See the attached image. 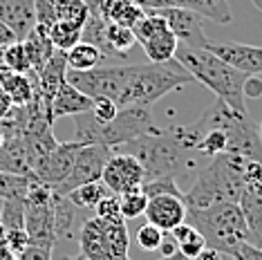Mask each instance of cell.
I'll return each mask as SVG.
<instances>
[{
	"label": "cell",
	"mask_w": 262,
	"mask_h": 260,
	"mask_svg": "<svg viewBox=\"0 0 262 260\" xmlns=\"http://www.w3.org/2000/svg\"><path fill=\"white\" fill-rule=\"evenodd\" d=\"M128 260H130V258H128Z\"/></svg>",
	"instance_id": "cell-52"
},
{
	"label": "cell",
	"mask_w": 262,
	"mask_h": 260,
	"mask_svg": "<svg viewBox=\"0 0 262 260\" xmlns=\"http://www.w3.org/2000/svg\"><path fill=\"white\" fill-rule=\"evenodd\" d=\"M119 204H121L123 220H135V218L144 215V211L148 206V195L141 188H133V191L119 195Z\"/></svg>",
	"instance_id": "cell-31"
},
{
	"label": "cell",
	"mask_w": 262,
	"mask_h": 260,
	"mask_svg": "<svg viewBox=\"0 0 262 260\" xmlns=\"http://www.w3.org/2000/svg\"><path fill=\"white\" fill-rule=\"evenodd\" d=\"M29 188V175H11L0 170V198H25Z\"/></svg>",
	"instance_id": "cell-33"
},
{
	"label": "cell",
	"mask_w": 262,
	"mask_h": 260,
	"mask_svg": "<svg viewBox=\"0 0 262 260\" xmlns=\"http://www.w3.org/2000/svg\"><path fill=\"white\" fill-rule=\"evenodd\" d=\"M101 182L110 193L121 195L133 191V188H141V184L146 182V173L137 157L112 150L110 159L103 166V173H101Z\"/></svg>",
	"instance_id": "cell-12"
},
{
	"label": "cell",
	"mask_w": 262,
	"mask_h": 260,
	"mask_svg": "<svg viewBox=\"0 0 262 260\" xmlns=\"http://www.w3.org/2000/svg\"><path fill=\"white\" fill-rule=\"evenodd\" d=\"M76 240H79L81 256H85L88 260H115L110 253L108 238H105V227L101 218L94 215L83 220L79 227V233H76Z\"/></svg>",
	"instance_id": "cell-18"
},
{
	"label": "cell",
	"mask_w": 262,
	"mask_h": 260,
	"mask_svg": "<svg viewBox=\"0 0 262 260\" xmlns=\"http://www.w3.org/2000/svg\"><path fill=\"white\" fill-rule=\"evenodd\" d=\"M105 43H108V56H126L135 47L137 38H135L133 29L108 23L105 25Z\"/></svg>",
	"instance_id": "cell-27"
},
{
	"label": "cell",
	"mask_w": 262,
	"mask_h": 260,
	"mask_svg": "<svg viewBox=\"0 0 262 260\" xmlns=\"http://www.w3.org/2000/svg\"><path fill=\"white\" fill-rule=\"evenodd\" d=\"M16 258L18 256H16V253L5 245V240H0V260H16Z\"/></svg>",
	"instance_id": "cell-46"
},
{
	"label": "cell",
	"mask_w": 262,
	"mask_h": 260,
	"mask_svg": "<svg viewBox=\"0 0 262 260\" xmlns=\"http://www.w3.org/2000/svg\"><path fill=\"white\" fill-rule=\"evenodd\" d=\"M159 260H224V256L220 251H215V249H206L200 253V256H184V253L177 249V251H172L170 256H164V258H159Z\"/></svg>",
	"instance_id": "cell-42"
},
{
	"label": "cell",
	"mask_w": 262,
	"mask_h": 260,
	"mask_svg": "<svg viewBox=\"0 0 262 260\" xmlns=\"http://www.w3.org/2000/svg\"><path fill=\"white\" fill-rule=\"evenodd\" d=\"M229 256L231 260H262V247H255L253 242H240Z\"/></svg>",
	"instance_id": "cell-41"
},
{
	"label": "cell",
	"mask_w": 262,
	"mask_h": 260,
	"mask_svg": "<svg viewBox=\"0 0 262 260\" xmlns=\"http://www.w3.org/2000/svg\"><path fill=\"white\" fill-rule=\"evenodd\" d=\"M188 83H193V76L175 58L168 63L130 65L126 88L119 97V108H123V105H148V108H152L155 101H159L168 92Z\"/></svg>",
	"instance_id": "cell-6"
},
{
	"label": "cell",
	"mask_w": 262,
	"mask_h": 260,
	"mask_svg": "<svg viewBox=\"0 0 262 260\" xmlns=\"http://www.w3.org/2000/svg\"><path fill=\"white\" fill-rule=\"evenodd\" d=\"M94 213H97V218H101V220H117V218H123L121 204H119V195L108 193L97 206H94Z\"/></svg>",
	"instance_id": "cell-37"
},
{
	"label": "cell",
	"mask_w": 262,
	"mask_h": 260,
	"mask_svg": "<svg viewBox=\"0 0 262 260\" xmlns=\"http://www.w3.org/2000/svg\"><path fill=\"white\" fill-rule=\"evenodd\" d=\"M81 29L74 23H65V20H56L54 25L50 27V40L54 45V50L68 52L70 47H74L81 40Z\"/></svg>",
	"instance_id": "cell-28"
},
{
	"label": "cell",
	"mask_w": 262,
	"mask_h": 260,
	"mask_svg": "<svg viewBox=\"0 0 262 260\" xmlns=\"http://www.w3.org/2000/svg\"><path fill=\"white\" fill-rule=\"evenodd\" d=\"M5 139H7V137H5V130H3V126H0V146L5 144Z\"/></svg>",
	"instance_id": "cell-50"
},
{
	"label": "cell",
	"mask_w": 262,
	"mask_h": 260,
	"mask_svg": "<svg viewBox=\"0 0 262 260\" xmlns=\"http://www.w3.org/2000/svg\"><path fill=\"white\" fill-rule=\"evenodd\" d=\"M14 40H16L14 32H11L5 23H0V50H3V47H7L9 43H14Z\"/></svg>",
	"instance_id": "cell-45"
},
{
	"label": "cell",
	"mask_w": 262,
	"mask_h": 260,
	"mask_svg": "<svg viewBox=\"0 0 262 260\" xmlns=\"http://www.w3.org/2000/svg\"><path fill=\"white\" fill-rule=\"evenodd\" d=\"M128 74L130 65H99V68L85 70V72L70 70L68 83H72L76 90H81L92 101L94 99H112L119 105V97L126 88Z\"/></svg>",
	"instance_id": "cell-8"
},
{
	"label": "cell",
	"mask_w": 262,
	"mask_h": 260,
	"mask_svg": "<svg viewBox=\"0 0 262 260\" xmlns=\"http://www.w3.org/2000/svg\"><path fill=\"white\" fill-rule=\"evenodd\" d=\"M137 43H141L146 56L150 63H168L175 58V52L180 47V40L168 29L166 23L157 11H146L144 18L133 27Z\"/></svg>",
	"instance_id": "cell-9"
},
{
	"label": "cell",
	"mask_w": 262,
	"mask_h": 260,
	"mask_svg": "<svg viewBox=\"0 0 262 260\" xmlns=\"http://www.w3.org/2000/svg\"><path fill=\"white\" fill-rule=\"evenodd\" d=\"M3 90L9 94L11 103L14 105H27L34 101V94L38 92V79L36 72H27V74H18L14 72L7 79V83L3 85Z\"/></svg>",
	"instance_id": "cell-21"
},
{
	"label": "cell",
	"mask_w": 262,
	"mask_h": 260,
	"mask_svg": "<svg viewBox=\"0 0 262 260\" xmlns=\"http://www.w3.org/2000/svg\"><path fill=\"white\" fill-rule=\"evenodd\" d=\"M0 222L7 229H25V198H7L3 200Z\"/></svg>",
	"instance_id": "cell-29"
},
{
	"label": "cell",
	"mask_w": 262,
	"mask_h": 260,
	"mask_svg": "<svg viewBox=\"0 0 262 260\" xmlns=\"http://www.w3.org/2000/svg\"><path fill=\"white\" fill-rule=\"evenodd\" d=\"M0 209H3V198H0Z\"/></svg>",
	"instance_id": "cell-51"
},
{
	"label": "cell",
	"mask_w": 262,
	"mask_h": 260,
	"mask_svg": "<svg viewBox=\"0 0 262 260\" xmlns=\"http://www.w3.org/2000/svg\"><path fill=\"white\" fill-rule=\"evenodd\" d=\"M34 9H36V27L45 29L50 34V27L58 20L56 0H34Z\"/></svg>",
	"instance_id": "cell-36"
},
{
	"label": "cell",
	"mask_w": 262,
	"mask_h": 260,
	"mask_svg": "<svg viewBox=\"0 0 262 260\" xmlns=\"http://www.w3.org/2000/svg\"><path fill=\"white\" fill-rule=\"evenodd\" d=\"M175 61L193 76V81H200L208 90L215 94L222 103H226L235 112H247V88L249 74L235 70L233 65L222 61L220 56L211 54L208 50H195V47L180 45L175 52Z\"/></svg>",
	"instance_id": "cell-4"
},
{
	"label": "cell",
	"mask_w": 262,
	"mask_h": 260,
	"mask_svg": "<svg viewBox=\"0 0 262 260\" xmlns=\"http://www.w3.org/2000/svg\"><path fill=\"white\" fill-rule=\"evenodd\" d=\"M72 119H74V141H79V144H101L112 150L137 137H144V135L159 130L155 126L152 110L148 105H123V108H119L115 119L105 123L94 119L90 110L74 115Z\"/></svg>",
	"instance_id": "cell-5"
},
{
	"label": "cell",
	"mask_w": 262,
	"mask_h": 260,
	"mask_svg": "<svg viewBox=\"0 0 262 260\" xmlns=\"http://www.w3.org/2000/svg\"><path fill=\"white\" fill-rule=\"evenodd\" d=\"M162 18L168 23V29L175 34V38L180 40V45L195 47V50H204L208 38L204 34V23L202 16L195 14L193 9L186 7H166L157 11Z\"/></svg>",
	"instance_id": "cell-14"
},
{
	"label": "cell",
	"mask_w": 262,
	"mask_h": 260,
	"mask_svg": "<svg viewBox=\"0 0 262 260\" xmlns=\"http://www.w3.org/2000/svg\"><path fill=\"white\" fill-rule=\"evenodd\" d=\"M177 137L190 153L211 159L220 153H231L247 159H262V144L255 123L247 112H235L220 99L213 101L200 119L186 126H175Z\"/></svg>",
	"instance_id": "cell-1"
},
{
	"label": "cell",
	"mask_w": 262,
	"mask_h": 260,
	"mask_svg": "<svg viewBox=\"0 0 262 260\" xmlns=\"http://www.w3.org/2000/svg\"><path fill=\"white\" fill-rule=\"evenodd\" d=\"M0 23H5L16 40H25L27 34L36 27L34 0H0Z\"/></svg>",
	"instance_id": "cell-17"
},
{
	"label": "cell",
	"mask_w": 262,
	"mask_h": 260,
	"mask_svg": "<svg viewBox=\"0 0 262 260\" xmlns=\"http://www.w3.org/2000/svg\"><path fill=\"white\" fill-rule=\"evenodd\" d=\"M144 215L148 224L162 229L164 233H170L175 227L186 222V204L175 195H155V198H148Z\"/></svg>",
	"instance_id": "cell-16"
},
{
	"label": "cell",
	"mask_w": 262,
	"mask_h": 260,
	"mask_svg": "<svg viewBox=\"0 0 262 260\" xmlns=\"http://www.w3.org/2000/svg\"><path fill=\"white\" fill-rule=\"evenodd\" d=\"M115 153H128L139 159V164L144 166L146 182L157 180V177H182L188 175L190 170H200L204 166V157L190 153L186 146L177 137L175 126L159 128L157 133L144 135L123 146H117ZM144 186V184H141Z\"/></svg>",
	"instance_id": "cell-2"
},
{
	"label": "cell",
	"mask_w": 262,
	"mask_h": 260,
	"mask_svg": "<svg viewBox=\"0 0 262 260\" xmlns=\"http://www.w3.org/2000/svg\"><path fill=\"white\" fill-rule=\"evenodd\" d=\"M108 193L110 191L105 188L103 182L99 180V182H88V184H81V186L72 188L65 198H68L76 209H94V206H97Z\"/></svg>",
	"instance_id": "cell-26"
},
{
	"label": "cell",
	"mask_w": 262,
	"mask_h": 260,
	"mask_svg": "<svg viewBox=\"0 0 262 260\" xmlns=\"http://www.w3.org/2000/svg\"><path fill=\"white\" fill-rule=\"evenodd\" d=\"M3 63L7 65L11 72H18V74L32 72L23 40H14V43H9L7 47H5V50H3Z\"/></svg>",
	"instance_id": "cell-32"
},
{
	"label": "cell",
	"mask_w": 262,
	"mask_h": 260,
	"mask_svg": "<svg viewBox=\"0 0 262 260\" xmlns=\"http://www.w3.org/2000/svg\"><path fill=\"white\" fill-rule=\"evenodd\" d=\"M237 204L247 220L251 242L262 247V159H247V184Z\"/></svg>",
	"instance_id": "cell-11"
},
{
	"label": "cell",
	"mask_w": 262,
	"mask_h": 260,
	"mask_svg": "<svg viewBox=\"0 0 262 260\" xmlns=\"http://www.w3.org/2000/svg\"><path fill=\"white\" fill-rule=\"evenodd\" d=\"M56 193V191H54ZM54 218H56V240H68L74 235L76 220H79V209L70 202L65 195L54 198Z\"/></svg>",
	"instance_id": "cell-23"
},
{
	"label": "cell",
	"mask_w": 262,
	"mask_h": 260,
	"mask_svg": "<svg viewBox=\"0 0 262 260\" xmlns=\"http://www.w3.org/2000/svg\"><path fill=\"white\" fill-rule=\"evenodd\" d=\"M144 11H159L166 7H182L184 0H135Z\"/></svg>",
	"instance_id": "cell-43"
},
{
	"label": "cell",
	"mask_w": 262,
	"mask_h": 260,
	"mask_svg": "<svg viewBox=\"0 0 262 260\" xmlns=\"http://www.w3.org/2000/svg\"><path fill=\"white\" fill-rule=\"evenodd\" d=\"M52 249H54V242L32 240V245H29L16 260H52Z\"/></svg>",
	"instance_id": "cell-38"
},
{
	"label": "cell",
	"mask_w": 262,
	"mask_h": 260,
	"mask_svg": "<svg viewBox=\"0 0 262 260\" xmlns=\"http://www.w3.org/2000/svg\"><path fill=\"white\" fill-rule=\"evenodd\" d=\"M164 238H166V233L162 229L152 227V224H148V222L144 227H139V231H137V245H139L144 251H159Z\"/></svg>",
	"instance_id": "cell-35"
},
{
	"label": "cell",
	"mask_w": 262,
	"mask_h": 260,
	"mask_svg": "<svg viewBox=\"0 0 262 260\" xmlns=\"http://www.w3.org/2000/svg\"><path fill=\"white\" fill-rule=\"evenodd\" d=\"M255 130H258V137H260V144H262V119L258 121V128H255Z\"/></svg>",
	"instance_id": "cell-49"
},
{
	"label": "cell",
	"mask_w": 262,
	"mask_h": 260,
	"mask_svg": "<svg viewBox=\"0 0 262 260\" xmlns=\"http://www.w3.org/2000/svg\"><path fill=\"white\" fill-rule=\"evenodd\" d=\"M79 141H63V144H58L52 153H47V155L36 162V166L32 168V173L38 182H43L52 188V191H56L58 186L63 184L65 180H68L70 170H72V164H74V155L76 150H79Z\"/></svg>",
	"instance_id": "cell-13"
},
{
	"label": "cell",
	"mask_w": 262,
	"mask_h": 260,
	"mask_svg": "<svg viewBox=\"0 0 262 260\" xmlns=\"http://www.w3.org/2000/svg\"><path fill=\"white\" fill-rule=\"evenodd\" d=\"M170 238L175 240L177 249H180L184 256H200V253L206 249L204 235H202L190 222H182L180 227H175L170 231Z\"/></svg>",
	"instance_id": "cell-25"
},
{
	"label": "cell",
	"mask_w": 262,
	"mask_h": 260,
	"mask_svg": "<svg viewBox=\"0 0 262 260\" xmlns=\"http://www.w3.org/2000/svg\"><path fill=\"white\" fill-rule=\"evenodd\" d=\"M186 222L204 235L208 249L229 256L240 242H251L247 220L237 202H220L206 209H188Z\"/></svg>",
	"instance_id": "cell-7"
},
{
	"label": "cell",
	"mask_w": 262,
	"mask_h": 260,
	"mask_svg": "<svg viewBox=\"0 0 262 260\" xmlns=\"http://www.w3.org/2000/svg\"><path fill=\"white\" fill-rule=\"evenodd\" d=\"M56 16L58 20L65 23H74V25L83 27L90 16L85 0H56Z\"/></svg>",
	"instance_id": "cell-30"
},
{
	"label": "cell",
	"mask_w": 262,
	"mask_h": 260,
	"mask_svg": "<svg viewBox=\"0 0 262 260\" xmlns=\"http://www.w3.org/2000/svg\"><path fill=\"white\" fill-rule=\"evenodd\" d=\"M58 260H88V258H85V256H81V253H79V256H61Z\"/></svg>",
	"instance_id": "cell-48"
},
{
	"label": "cell",
	"mask_w": 262,
	"mask_h": 260,
	"mask_svg": "<svg viewBox=\"0 0 262 260\" xmlns=\"http://www.w3.org/2000/svg\"><path fill=\"white\" fill-rule=\"evenodd\" d=\"M92 115H94V119H99V121H112L117 117V112H119V105L112 101V99H94L92 101Z\"/></svg>",
	"instance_id": "cell-40"
},
{
	"label": "cell",
	"mask_w": 262,
	"mask_h": 260,
	"mask_svg": "<svg viewBox=\"0 0 262 260\" xmlns=\"http://www.w3.org/2000/svg\"><path fill=\"white\" fill-rule=\"evenodd\" d=\"M92 110V99L85 97L81 90H76L72 83H65L58 88V92L52 99V121L61 119V117H74L81 112Z\"/></svg>",
	"instance_id": "cell-19"
},
{
	"label": "cell",
	"mask_w": 262,
	"mask_h": 260,
	"mask_svg": "<svg viewBox=\"0 0 262 260\" xmlns=\"http://www.w3.org/2000/svg\"><path fill=\"white\" fill-rule=\"evenodd\" d=\"M5 245H7L16 256H20V253L32 245V238H29V233L25 229H9V231L5 233Z\"/></svg>",
	"instance_id": "cell-39"
},
{
	"label": "cell",
	"mask_w": 262,
	"mask_h": 260,
	"mask_svg": "<svg viewBox=\"0 0 262 260\" xmlns=\"http://www.w3.org/2000/svg\"><path fill=\"white\" fill-rule=\"evenodd\" d=\"M204 50L220 56L222 61L233 65L235 70L253 76L262 74V47L247 43H231V40H208Z\"/></svg>",
	"instance_id": "cell-15"
},
{
	"label": "cell",
	"mask_w": 262,
	"mask_h": 260,
	"mask_svg": "<svg viewBox=\"0 0 262 260\" xmlns=\"http://www.w3.org/2000/svg\"><path fill=\"white\" fill-rule=\"evenodd\" d=\"M23 45H25L29 68H32V72L38 74L40 70L45 68V63L52 58V54H54V45H52V40H50V34L40 27H34L32 32L27 34V38L23 40Z\"/></svg>",
	"instance_id": "cell-20"
},
{
	"label": "cell",
	"mask_w": 262,
	"mask_h": 260,
	"mask_svg": "<svg viewBox=\"0 0 262 260\" xmlns=\"http://www.w3.org/2000/svg\"><path fill=\"white\" fill-rule=\"evenodd\" d=\"M65 58H68V68L76 70V72H85V70H94L99 68L101 61H103V54H101L99 47H94L85 40H79L74 47H70L65 52Z\"/></svg>",
	"instance_id": "cell-22"
},
{
	"label": "cell",
	"mask_w": 262,
	"mask_h": 260,
	"mask_svg": "<svg viewBox=\"0 0 262 260\" xmlns=\"http://www.w3.org/2000/svg\"><path fill=\"white\" fill-rule=\"evenodd\" d=\"M141 191H144L148 198H155V195H175V198L184 200V191L180 188L175 177H157V180L144 182Z\"/></svg>",
	"instance_id": "cell-34"
},
{
	"label": "cell",
	"mask_w": 262,
	"mask_h": 260,
	"mask_svg": "<svg viewBox=\"0 0 262 260\" xmlns=\"http://www.w3.org/2000/svg\"><path fill=\"white\" fill-rule=\"evenodd\" d=\"M11 74H14V72H11V70L7 68V65H5V63H0V90H3V85L7 83V79H9Z\"/></svg>",
	"instance_id": "cell-47"
},
{
	"label": "cell",
	"mask_w": 262,
	"mask_h": 260,
	"mask_svg": "<svg viewBox=\"0 0 262 260\" xmlns=\"http://www.w3.org/2000/svg\"><path fill=\"white\" fill-rule=\"evenodd\" d=\"M11 108H14V103H11L9 94L5 90H0V119H5V117L11 112Z\"/></svg>",
	"instance_id": "cell-44"
},
{
	"label": "cell",
	"mask_w": 262,
	"mask_h": 260,
	"mask_svg": "<svg viewBox=\"0 0 262 260\" xmlns=\"http://www.w3.org/2000/svg\"><path fill=\"white\" fill-rule=\"evenodd\" d=\"M247 184V157L220 153L198 170L193 186L184 193L188 209H206L220 202H240Z\"/></svg>",
	"instance_id": "cell-3"
},
{
	"label": "cell",
	"mask_w": 262,
	"mask_h": 260,
	"mask_svg": "<svg viewBox=\"0 0 262 260\" xmlns=\"http://www.w3.org/2000/svg\"><path fill=\"white\" fill-rule=\"evenodd\" d=\"M182 7L193 9L202 18H211L220 23V25H229L233 23V14H231L229 0H184Z\"/></svg>",
	"instance_id": "cell-24"
},
{
	"label": "cell",
	"mask_w": 262,
	"mask_h": 260,
	"mask_svg": "<svg viewBox=\"0 0 262 260\" xmlns=\"http://www.w3.org/2000/svg\"><path fill=\"white\" fill-rule=\"evenodd\" d=\"M112 148L108 146H101V144H81L79 150L74 155V164L72 170H70L68 180L63 182L61 186L56 188L58 195H68L72 188L88 184V182H99L101 173H103L105 162L110 159Z\"/></svg>",
	"instance_id": "cell-10"
}]
</instances>
